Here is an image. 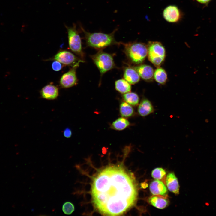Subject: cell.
I'll list each match as a JSON object with an SVG mask.
<instances>
[{
	"instance_id": "26",
	"label": "cell",
	"mask_w": 216,
	"mask_h": 216,
	"mask_svg": "<svg viewBox=\"0 0 216 216\" xmlns=\"http://www.w3.org/2000/svg\"><path fill=\"white\" fill-rule=\"evenodd\" d=\"M198 2L204 4H208L211 0H196Z\"/></svg>"
},
{
	"instance_id": "15",
	"label": "cell",
	"mask_w": 216,
	"mask_h": 216,
	"mask_svg": "<svg viewBox=\"0 0 216 216\" xmlns=\"http://www.w3.org/2000/svg\"><path fill=\"white\" fill-rule=\"evenodd\" d=\"M138 112L141 116H146L154 112V107L151 102L146 98L143 99L138 107Z\"/></svg>"
},
{
	"instance_id": "7",
	"label": "cell",
	"mask_w": 216,
	"mask_h": 216,
	"mask_svg": "<svg viewBox=\"0 0 216 216\" xmlns=\"http://www.w3.org/2000/svg\"><path fill=\"white\" fill-rule=\"evenodd\" d=\"M49 60L57 61L64 65L78 68L80 62L84 61L77 57L70 52L65 50H61Z\"/></svg>"
},
{
	"instance_id": "21",
	"label": "cell",
	"mask_w": 216,
	"mask_h": 216,
	"mask_svg": "<svg viewBox=\"0 0 216 216\" xmlns=\"http://www.w3.org/2000/svg\"><path fill=\"white\" fill-rule=\"evenodd\" d=\"M154 77L156 82L162 84H165L167 80V75L165 70L158 68L154 73Z\"/></svg>"
},
{
	"instance_id": "2",
	"label": "cell",
	"mask_w": 216,
	"mask_h": 216,
	"mask_svg": "<svg viewBox=\"0 0 216 216\" xmlns=\"http://www.w3.org/2000/svg\"><path fill=\"white\" fill-rule=\"evenodd\" d=\"M80 26L84 34L86 44L88 46L101 50L109 46L121 44L116 40L114 37L117 28L110 33L105 34L101 32L90 33L86 31L81 25Z\"/></svg>"
},
{
	"instance_id": "5",
	"label": "cell",
	"mask_w": 216,
	"mask_h": 216,
	"mask_svg": "<svg viewBox=\"0 0 216 216\" xmlns=\"http://www.w3.org/2000/svg\"><path fill=\"white\" fill-rule=\"evenodd\" d=\"M91 57L100 71L101 77L105 73L116 67L113 57L110 54L100 50L91 56Z\"/></svg>"
},
{
	"instance_id": "25",
	"label": "cell",
	"mask_w": 216,
	"mask_h": 216,
	"mask_svg": "<svg viewBox=\"0 0 216 216\" xmlns=\"http://www.w3.org/2000/svg\"><path fill=\"white\" fill-rule=\"evenodd\" d=\"M63 135L67 138H69L71 136L72 134V131L69 128H66L63 131Z\"/></svg>"
},
{
	"instance_id": "9",
	"label": "cell",
	"mask_w": 216,
	"mask_h": 216,
	"mask_svg": "<svg viewBox=\"0 0 216 216\" xmlns=\"http://www.w3.org/2000/svg\"><path fill=\"white\" fill-rule=\"evenodd\" d=\"M163 16L164 19L168 22L176 23L182 19V14L177 6L171 5L167 6L164 10Z\"/></svg>"
},
{
	"instance_id": "11",
	"label": "cell",
	"mask_w": 216,
	"mask_h": 216,
	"mask_svg": "<svg viewBox=\"0 0 216 216\" xmlns=\"http://www.w3.org/2000/svg\"><path fill=\"white\" fill-rule=\"evenodd\" d=\"M132 67L137 71L140 77L144 80L149 81L153 79L154 72L151 66L143 64Z\"/></svg>"
},
{
	"instance_id": "22",
	"label": "cell",
	"mask_w": 216,
	"mask_h": 216,
	"mask_svg": "<svg viewBox=\"0 0 216 216\" xmlns=\"http://www.w3.org/2000/svg\"><path fill=\"white\" fill-rule=\"evenodd\" d=\"M166 174V172L162 168H157L152 171V176L156 180H164Z\"/></svg>"
},
{
	"instance_id": "18",
	"label": "cell",
	"mask_w": 216,
	"mask_h": 216,
	"mask_svg": "<svg viewBox=\"0 0 216 216\" xmlns=\"http://www.w3.org/2000/svg\"><path fill=\"white\" fill-rule=\"evenodd\" d=\"M119 111L121 116L124 118L131 117L134 113V110L132 106L126 102H123L121 104Z\"/></svg>"
},
{
	"instance_id": "20",
	"label": "cell",
	"mask_w": 216,
	"mask_h": 216,
	"mask_svg": "<svg viewBox=\"0 0 216 216\" xmlns=\"http://www.w3.org/2000/svg\"><path fill=\"white\" fill-rule=\"evenodd\" d=\"M122 97L125 102L131 106H136L139 103V97L135 93L128 92L124 94Z\"/></svg>"
},
{
	"instance_id": "19",
	"label": "cell",
	"mask_w": 216,
	"mask_h": 216,
	"mask_svg": "<svg viewBox=\"0 0 216 216\" xmlns=\"http://www.w3.org/2000/svg\"><path fill=\"white\" fill-rule=\"evenodd\" d=\"M130 125L129 122L123 117L119 118L113 122L111 128L114 129L121 130H124Z\"/></svg>"
},
{
	"instance_id": "1",
	"label": "cell",
	"mask_w": 216,
	"mask_h": 216,
	"mask_svg": "<svg viewBox=\"0 0 216 216\" xmlns=\"http://www.w3.org/2000/svg\"><path fill=\"white\" fill-rule=\"evenodd\" d=\"M91 196L94 205L102 214H122L135 205L138 191L134 179L123 167L108 166L93 180Z\"/></svg>"
},
{
	"instance_id": "17",
	"label": "cell",
	"mask_w": 216,
	"mask_h": 216,
	"mask_svg": "<svg viewBox=\"0 0 216 216\" xmlns=\"http://www.w3.org/2000/svg\"><path fill=\"white\" fill-rule=\"evenodd\" d=\"M115 86L116 90L122 94L130 92L131 89L130 84L124 79H121L116 81Z\"/></svg>"
},
{
	"instance_id": "23",
	"label": "cell",
	"mask_w": 216,
	"mask_h": 216,
	"mask_svg": "<svg viewBox=\"0 0 216 216\" xmlns=\"http://www.w3.org/2000/svg\"><path fill=\"white\" fill-rule=\"evenodd\" d=\"M62 211L65 214H71L75 210L74 204L70 202H67L63 205L62 207Z\"/></svg>"
},
{
	"instance_id": "4",
	"label": "cell",
	"mask_w": 216,
	"mask_h": 216,
	"mask_svg": "<svg viewBox=\"0 0 216 216\" xmlns=\"http://www.w3.org/2000/svg\"><path fill=\"white\" fill-rule=\"evenodd\" d=\"M65 27L67 31L70 49L83 60L85 55L82 50L81 38L76 29V25L74 24L72 27L65 25Z\"/></svg>"
},
{
	"instance_id": "24",
	"label": "cell",
	"mask_w": 216,
	"mask_h": 216,
	"mask_svg": "<svg viewBox=\"0 0 216 216\" xmlns=\"http://www.w3.org/2000/svg\"><path fill=\"white\" fill-rule=\"evenodd\" d=\"M59 62L55 61L52 64V69L56 71H58L61 70L62 68V65Z\"/></svg>"
},
{
	"instance_id": "16",
	"label": "cell",
	"mask_w": 216,
	"mask_h": 216,
	"mask_svg": "<svg viewBox=\"0 0 216 216\" xmlns=\"http://www.w3.org/2000/svg\"><path fill=\"white\" fill-rule=\"evenodd\" d=\"M124 77L130 84H135L140 80V76L138 72L132 67H127L125 68Z\"/></svg>"
},
{
	"instance_id": "12",
	"label": "cell",
	"mask_w": 216,
	"mask_h": 216,
	"mask_svg": "<svg viewBox=\"0 0 216 216\" xmlns=\"http://www.w3.org/2000/svg\"><path fill=\"white\" fill-rule=\"evenodd\" d=\"M150 190L153 195L166 196L167 193V188L162 181L155 179L150 184Z\"/></svg>"
},
{
	"instance_id": "14",
	"label": "cell",
	"mask_w": 216,
	"mask_h": 216,
	"mask_svg": "<svg viewBox=\"0 0 216 216\" xmlns=\"http://www.w3.org/2000/svg\"><path fill=\"white\" fill-rule=\"evenodd\" d=\"M166 184L170 191L175 194H179L178 182L173 172H169L167 175L166 178Z\"/></svg>"
},
{
	"instance_id": "3",
	"label": "cell",
	"mask_w": 216,
	"mask_h": 216,
	"mask_svg": "<svg viewBox=\"0 0 216 216\" xmlns=\"http://www.w3.org/2000/svg\"><path fill=\"white\" fill-rule=\"evenodd\" d=\"M124 46V51L128 58L132 63L140 64L145 59L148 54V48L143 43L138 42L121 43Z\"/></svg>"
},
{
	"instance_id": "6",
	"label": "cell",
	"mask_w": 216,
	"mask_h": 216,
	"mask_svg": "<svg viewBox=\"0 0 216 216\" xmlns=\"http://www.w3.org/2000/svg\"><path fill=\"white\" fill-rule=\"evenodd\" d=\"M148 48L149 61L156 67L160 66L165 57V50L162 44L158 41L150 42Z\"/></svg>"
},
{
	"instance_id": "10",
	"label": "cell",
	"mask_w": 216,
	"mask_h": 216,
	"mask_svg": "<svg viewBox=\"0 0 216 216\" xmlns=\"http://www.w3.org/2000/svg\"><path fill=\"white\" fill-rule=\"evenodd\" d=\"M41 97L48 100H53L59 95V89L57 86L52 84L47 85L43 87L40 91Z\"/></svg>"
},
{
	"instance_id": "13",
	"label": "cell",
	"mask_w": 216,
	"mask_h": 216,
	"mask_svg": "<svg viewBox=\"0 0 216 216\" xmlns=\"http://www.w3.org/2000/svg\"><path fill=\"white\" fill-rule=\"evenodd\" d=\"M166 196L153 195L149 198L148 202L156 208L163 209L167 206L169 203V200Z\"/></svg>"
},
{
	"instance_id": "8",
	"label": "cell",
	"mask_w": 216,
	"mask_h": 216,
	"mask_svg": "<svg viewBox=\"0 0 216 216\" xmlns=\"http://www.w3.org/2000/svg\"><path fill=\"white\" fill-rule=\"evenodd\" d=\"M77 67H73L61 77L59 84L64 88H68L76 86L77 84L78 79L76 70Z\"/></svg>"
}]
</instances>
